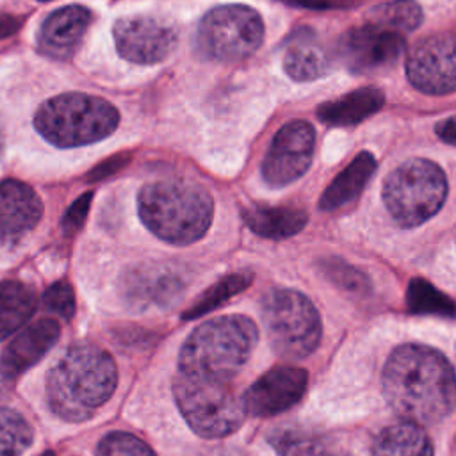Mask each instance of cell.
Segmentation results:
<instances>
[{
  "instance_id": "7",
  "label": "cell",
  "mask_w": 456,
  "mask_h": 456,
  "mask_svg": "<svg viewBox=\"0 0 456 456\" xmlns=\"http://www.w3.org/2000/svg\"><path fill=\"white\" fill-rule=\"evenodd\" d=\"M262 322L273 349L283 358L301 360L321 340V317L314 303L294 289H271L260 303Z\"/></svg>"
},
{
  "instance_id": "17",
  "label": "cell",
  "mask_w": 456,
  "mask_h": 456,
  "mask_svg": "<svg viewBox=\"0 0 456 456\" xmlns=\"http://www.w3.org/2000/svg\"><path fill=\"white\" fill-rule=\"evenodd\" d=\"M43 205L27 183L7 178L0 183V239L14 240L30 232L41 219Z\"/></svg>"
},
{
  "instance_id": "25",
  "label": "cell",
  "mask_w": 456,
  "mask_h": 456,
  "mask_svg": "<svg viewBox=\"0 0 456 456\" xmlns=\"http://www.w3.org/2000/svg\"><path fill=\"white\" fill-rule=\"evenodd\" d=\"M37 305L34 290L16 280L0 283V340L16 333L34 314Z\"/></svg>"
},
{
  "instance_id": "12",
  "label": "cell",
  "mask_w": 456,
  "mask_h": 456,
  "mask_svg": "<svg viewBox=\"0 0 456 456\" xmlns=\"http://www.w3.org/2000/svg\"><path fill=\"white\" fill-rule=\"evenodd\" d=\"M403 34L369 23L346 30L337 43L340 62L353 73H369L394 64L404 52Z\"/></svg>"
},
{
  "instance_id": "5",
  "label": "cell",
  "mask_w": 456,
  "mask_h": 456,
  "mask_svg": "<svg viewBox=\"0 0 456 456\" xmlns=\"http://www.w3.org/2000/svg\"><path fill=\"white\" fill-rule=\"evenodd\" d=\"M119 121L112 103L86 93H64L46 100L34 116L37 132L59 148H75L110 135Z\"/></svg>"
},
{
  "instance_id": "8",
  "label": "cell",
  "mask_w": 456,
  "mask_h": 456,
  "mask_svg": "<svg viewBox=\"0 0 456 456\" xmlns=\"http://www.w3.org/2000/svg\"><path fill=\"white\" fill-rule=\"evenodd\" d=\"M173 394L189 428L203 438L228 436L244 422L242 399L235 395L228 383L178 372Z\"/></svg>"
},
{
  "instance_id": "24",
  "label": "cell",
  "mask_w": 456,
  "mask_h": 456,
  "mask_svg": "<svg viewBox=\"0 0 456 456\" xmlns=\"http://www.w3.org/2000/svg\"><path fill=\"white\" fill-rule=\"evenodd\" d=\"M267 440L280 456H335L328 438L299 424H280Z\"/></svg>"
},
{
  "instance_id": "19",
  "label": "cell",
  "mask_w": 456,
  "mask_h": 456,
  "mask_svg": "<svg viewBox=\"0 0 456 456\" xmlns=\"http://www.w3.org/2000/svg\"><path fill=\"white\" fill-rule=\"evenodd\" d=\"M330 68V53L312 30H301L290 37L283 53V69L290 78L297 82L315 80L326 75Z\"/></svg>"
},
{
  "instance_id": "6",
  "label": "cell",
  "mask_w": 456,
  "mask_h": 456,
  "mask_svg": "<svg viewBox=\"0 0 456 456\" xmlns=\"http://www.w3.org/2000/svg\"><path fill=\"white\" fill-rule=\"evenodd\" d=\"M445 196V175L428 159H410L399 164L383 182V203L403 228L426 223L442 208Z\"/></svg>"
},
{
  "instance_id": "34",
  "label": "cell",
  "mask_w": 456,
  "mask_h": 456,
  "mask_svg": "<svg viewBox=\"0 0 456 456\" xmlns=\"http://www.w3.org/2000/svg\"><path fill=\"white\" fill-rule=\"evenodd\" d=\"M130 162V153L126 151H121V153H116V155H110L107 157L105 160L98 162L93 169L87 171V182H100V180H105L116 173H119L125 166H128Z\"/></svg>"
},
{
  "instance_id": "13",
  "label": "cell",
  "mask_w": 456,
  "mask_h": 456,
  "mask_svg": "<svg viewBox=\"0 0 456 456\" xmlns=\"http://www.w3.org/2000/svg\"><path fill=\"white\" fill-rule=\"evenodd\" d=\"M119 55L135 64L164 61L176 46V28L151 16L119 18L112 28Z\"/></svg>"
},
{
  "instance_id": "3",
  "label": "cell",
  "mask_w": 456,
  "mask_h": 456,
  "mask_svg": "<svg viewBox=\"0 0 456 456\" xmlns=\"http://www.w3.org/2000/svg\"><path fill=\"white\" fill-rule=\"evenodd\" d=\"M141 221L159 239L185 246L200 240L212 221L214 201L207 189L191 182L160 180L137 196Z\"/></svg>"
},
{
  "instance_id": "33",
  "label": "cell",
  "mask_w": 456,
  "mask_h": 456,
  "mask_svg": "<svg viewBox=\"0 0 456 456\" xmlns=\"http://www.w3.org/2000/svg\"><path fill=\"white\" fill-rule=\"evenodd\" d=\"M91 201H93V192H84L68 207V210L62 217V228L68 235L78 232L84 226L86 217L89 214Z\"/></svg>"
},
{
  "instance_id": "26",
  "label": "cell",
  "mask_w": 456,
  "mask_h": 456,
  "mask_svg": "<svg viewBox=\"0 0 456 456\" xmlns=\"http://www.w3.org/2000/svg\"><path fill=\"white\" fill-rule=\"evenodd\" d=\"M365 23L390 30V32H411L422 21V9L415 0H390L374 5L365 14Z\"/></svg>"
},
{
  "instance_id": "28",
  "label": "cell",
  "mask_w": 456,
  "mask_h": 456,
  "mask_svg": "<svg viewBox=\"0 0 456 456\" xmlns=\"http://www.w3.org/2000/svg\"><path fill=\"white\" fill-rule=\"evenodd\" d=\"M406 305L413 314L454 315L456 306L449 296L424 278H413L406 290Z\"/></svg>"
},
{
  "instance_id": "32",
  "label": "cell",
  "mask_w": 456,
  "mask_h": 456,
  "mask_svg": "<svg viewBox=\"0 0 456 456\" xmlns=\"http://www.w3.org/2000/svg\"><path fill=\"white\" fill-rule=\"evenodd\" d=\"M43 306L61 315L62 319H71L75 314V292L68 281L52 283L43 294Z\"/></svg>"
},
{
  "instance_id": "10",
  "label": "cell",
  "mask_w": 456,
  "mask_h": 456,
  "mask_svg": "<svg viewBox=\"0 0 456 456\" xmlns=\"http://www.w3.org/2000/svg\"><path fill=\"white\" fill-rule=\"evenodd\" d=\"M406 77L420 93H454L456 34H433L417 41L406 55Z\"/></svg>"
},
{
  "instance_id": "15",
  "label": "cell",
  "mask_w": 456,
  "mask_h": 456,
  "mask_svg": "<svg viewBox=\"0 0 456 456\" xmlns=\"http://www.w3.org/2000/svg\"><path fill=\"white\" fill-rule=\"evenodd\" d=\"M91 18V11L84 5H66L53 11L41 23L37 34L39 52L59 61L71 59L84 39Z\"/></svg>"
},
{
  "instance_id": "36",
  "label": "cell",
  "mask_w": 456,
  "mask_h": 456,
  "mask_svg": "<svg viewBox=\"0 0 456 456\" xmlns=\"http://www.w3.org/2000/svg\"><path fill=\"white\" fill-rule=\"evenodd\" d=\"M23 25L21 16H12V14H0V39L14 36Z\"/></svg>"
},
{
  "instance_id": "23",
  "label": "cell",
  "mask_w": 456,
  "mask_h": 456,
  "mask_svg": "<svg viewBox=\"0 0 456 456\" xmlns=\"http://www.w3.org/2000/svg\"><path fill=\"white\" fill-rule=\"evenodd\" d=\"M242 217L253 233L265 239H289L301 232L308 221L306 212L301 208L265 205L244 208Z\"/></svg>"
},
{
  "instance_id": "20",
  "label": "cell",
  "mask_w": 456,
  "mask_h": 456,
  "mask_svg": "<svg viewBox=\"0 0 456 456\" xmlns=\"http://www.w3.org/2000/svg\"><path fill=\"white\" fill-rule=\"evenodd\" d=\"M385 103V94L374 86L354 89L337 100L319 105L317 116L330 126L358 125L365 118L378 112Z\"/></svg>"
},
{
  "instance_id": "1",
  "label": "cell",
  "mask_w": 456,
  "mask_h": 456,
  "mask_svg": "<svg viewBox=\"0 0 456 456\" xmlns=\"http://www.w3.org/2000/svg\"><path fill=\"white\" fill-rule=\"evenodd\" d=\"M387 403L404 419L431 424L456 408V374L436 349L404 344L392 351L383 367Z\"/></svg>"
},
{
  "instance_id": "21",
  "label": "cell",
  "mask_w": 456,
  "mask_h": 456,
  "mask_svg": "<svg viewBox=\"0 0 456 456\" xmlns=\"http://www.w3.org/2000/svg\"><path fill=\"white\" fill-rule=\"evenodd\" d=\"M372 456H433V445L420 424L399 420L385 426L372 442Z\"/></svg>"
},
{
  "instance_id": "27",
  "label": "cell",
  "mask_w": 456,
  "mask_h": 456,
  "mask_svg": "<svg viewBox=\"0 0 456 456\" xmlns=\"http://www.w3.org/2000/svg\"><path fill=\"white\" fill-rule=\"evenodd\" d=\"M253 281V274L249 271H239V273H232L223 276L221 280H217L212 287H208L185 312H183V319H196L214 308H217L219 305L226 303L230 297L237 296L239 292H242L246 287H249V283Z\"/></svg>"
},
{
  "instance_id": "4",
  "label": "cell",
  "mask_w": 456,
  "mask_h": 456,
  "mask_svg": "<svg viewBox=\"0 0 456 456\" xmlns=\"http://www.w3.org/2000/svg\"><path fill=\"white\" fill-rule=\"evenodd\" d=\"M256 340V326L244 315L210 319L183 342L178 369L187 376L228 383L244 367Z\"/></svg>"
},
{
  "instance_id": "39",
  "label": "cell",
  "mask_w": 456,
  "mask_h": 456,
  "mask_svg": "<svg viewBox=\"0 0 456 456\" xmlns=\"http://www.w3.org/2000/svg\"><path fill=\"white\" fill-rule=\"evenodd\" d=\"M41 456H53V452H52V451H46V452H43Z\"/></svg>"
},
{
  "instance_id": "2",
  "label": "cell",
  "mask_w": 456,
  "mask_h": 456,
  "mask_svg": "<svg viewBox=\"0 0 456 456\" xmlns=\"http://www.w3.org/2000/svg\"><path fill=\"white\" fill-rule=\"evenodd\" d=\"M116 381V363L105 349L87 342L75 344L48 372L46 399L61 419L80 422L109 401Z\"/></svg>"
},
{
  "instance_id": "9",
  "label": "cell",
  "mask_w": 456,
  "mask_h": 456,
  "mask_svg": "<svg viewBox=\"0 0 456 456\" xmlns=\"http://www.w3.org/2000/svg\"><path fill=\"white\" fill-rule=\"evenodd\" d=\"M264 39L260 14L242 4L217 5L200 21L196 32L198 50L214 61L235 62L258 50Z\"/></svg>"
},
{
  "instance_id": "30",
  "label": "cell",
  "mask_w": 456,
  "mask_h": 456,
  "mask_svg": "<svg viewBox=\"0 0 456 456\" xmlns=\"http://www.w3.org/2000/svg\"><path fill=\"white\" fill-rule=\"evenodd\" d=\"M319 267L322 271V274L331 281L335 283L337 287L347 290V292H354V294H363L369 290L370 283H369V278L360 271L356 269L354 265L347 264L346 260L338 258V256H328V258H322L319 262Z\"/></svg>"
},
{
  "instance_id": "31",
  "label": "cell",
  "mask_w": 456,
  "mask_h": 456,
  "mask_svg": "<svg viewBox=\"0 0 456 456\" xmlns=\"http://www.w3.org/2000/svg\"><path fill=\"white\" fill-rule=\"evenodd\" d=\"M96 456H155V452L135 435L114 431L102 438Z\"/></svg>"
},
{
  "instance_id": "14",
  "label": "cell",
  "mask_w": 456,
  "mask_h": 456,
  "mask_svg": "<svg viewBox=\"0 0 456 456\" xmlns=\"http://www.w3.org/2000/svg\"><path fill=\"white\" fill-rule=\"evenodd\" d=\"M308 374L301 367L278 365L262 374L244 394L242 404L253 417H273L292 408L305 394Z\"/></svg>"
},
{
  "instance_id": "35",
  "label": "cell",
  "mask_w": 456,
  "mask_h": 456,
  "mask_svg": "<svg viewBox=\"0 0 456 456\" xmlns=\"http://www.w3.org/2000/svg\"><path fill=\"white\" fill-rule=\"evenodd\" d=\"M435 132L442 141H445L449 144H456V116L438 121L435 126Z\"/></svg>"
},
{
  "instance_id": "11",
  "label": "cell",
  "mask_w": 456,
  "mask_h": 456,
  "mask_svg": "<svg viewBox=\"0 0 456 456\" xmlns=\"http://www.w3.org/2000/svg\"><path fill=\"white\" fill-rule=\"evenodd\" d=\"M315 148V130L305 119L285 123L273 137L262 162V176L271 187L296 182L310 167Z\"/></svg>"
},
{
  "instance_id": "40",
  "label": "cell",
  "mask_w": 456,
  "mask_h": 456,
  "mask_svg": "<svg viewBox=\"0 0 456 456\" xmlns=\"http://www.w3.org/2000/svg\"><path fill=\"white\" fill-rule=\"evenodd\" d=\"M39 2H50V0H39Z\"/></svg>"
},
{
  "instance_id": "38",
  "label": "cell",
  "mask_w": 456,
  "mask_h": 456,
  "mask_svg": "<svg viewBox=\"0 0 456 456\" xmlns=\"http://www.w3.org/2000/svg\"><path fill=\"white\" fill-rule=\"evenodd\" d=\"M2 150H4V137H2V132H0V155H2Z\"/></svg>"
},
{
  "instance_id": "16",
  "label": "cell",
  "mask_w": 456,
  "mask_h": 456,
  "mask_svg": "<svg viewBox=\"0 0 456 456\" xmlns=\"http://www.w3.org/2000/svg\"><path fill=\"white\" fill-rule=\"evenodd\" d=\"M59 335L61 328L53 319H39L23 328L4 351L0 358V374L5 379L20 376L53 347Z\"/></svg>"
},
{
  "instance_id": "18",
  "label": "cell",
  "mask_w": 456,
  "mask_h": 456,
  "mask_svg": "<svg viewBox=\"0 0 456 456\" xmlns=\"http://www.w3.org/2000/svg\"><path fill=\"white\" fill-rule=\"evenodd\" d=\"M183 287L178 273L162 265H141L128 273L125 296L135 306L146 308L169 303Z\"/></svg>"
},
{
  "instance_id": "29",
  "label": "cell",
  "mask_w": 456,
  "mask_h": 456,
  "mask_svg": "<svg viewBox=\"0 0 456 456\" xmlns=\"http://www.w3.org/2000/svg\"><path fill=\"white\" fill-rule=\"evenodd\" d=\"M30 442V424L18 411L0 408V456H21Z\"/></svg>"
},
{
  "instance_id": "37",
  "label": "cell",
  "mask_w": 456,
  "mask_h": 456,
  "mask_svg": "<svg viewBox=\"0 0 456 456\" xmlns=\"http://www.w3.org/2000/svg\"><path fill=\"white\" fill-rule=\"evenodd\" d=\"M292 2L303 7H314V9H330L337 5V0H292Z\"/></svg>"
},
{
  "instance_id": "22",
  "label": "cell",
  "mask_w": 456,
  "mask_h": 456,
  "mask_svg": "<svg viewBox=\"0 0 456 456\" xmlns=\"http://www.w3.org/2000/svg\"><path fill=\"white\" fill-rule=\"evenodd\" d=\"M376 169V159L369 151H360L347 167H344L333 182L326 187L319 200V208L331 212L346 203L353 201L362 189L367 185L369 178Z\"/></svg>"
}]
</instances>
